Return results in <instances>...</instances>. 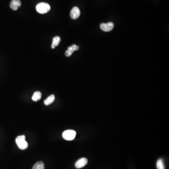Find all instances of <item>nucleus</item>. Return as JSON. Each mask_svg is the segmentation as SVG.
I'll use <instances>...</instances> for the list:
<instances>
[{
  "mask_svg": "<svg viewBox=\"0 0 169 169\" xmlns=\"http://www.w3.org/2000/svg\"><path fill=\"white\" fill-rule=\"evenodd\" d=\"M16 142L19 148L21 150H25L28 147V143L25 140V135L17 137L16 139Z\"/></svg>",
  "mask_w": 169,
  "mask_h": 169,
  "instance_id": "1",
  "label": "nucleus"
},
{
  "mask_svg": "<svg viewBox=\"0 0 169 169\" xmlns=\"http://www.w3.org/2000/svg\"><path fill=\"white\" fill-rule=\"evenodd\" d=\"M50 6L47 3H39L36 7L37 12L40 14H45L50 11Z\"/></svg>",
  "mask_w": 169,
  "mask_h": 169,
  "instance_id": "2",
  "label": "nucleus"
},
{
  "mask_svg": "<svg viewBox=\"0 0 169 169\" xmlns=\"http://www.w3.org/2000/svg\"><path fill=\"white\" fill-rule=\"evenodd\" d=\"M76 132L73 130H68L64 131L63 133V137L67 140H72L75 137Z\"/></svg>",
  "mask_w": 169,
  "mask_h": 169,
  "instance_id": "3",
  "label": "nucleus"
},
{
  "mask_svg": "<svg viewBox=\"0 0 169 169\" xmlns=\"http://www.w3.org/2000/svg\"><path fill=\"white\" fill-rule=\"evenodd\" d=\"M114 25L112 22L108 23H102L100 24V28L104 32H108L111 31L113 29Z\"/></svg>",
  "mask_w": 169,
  "mask_h": 169,
  "instance_id": "4",
  "label": "nucleus"
},
{
  "mask_svg": "<svg viewBox=\"0 0 169 169\" xmlns=\"http://www.w3.org/2000/svg\"><path fill=\"white\" fill-rule=\"evenodd\" d=\"M81 15V11L79 8L77 7H75L71 9L70 13V16L71 19H76L79 17Z\"/></svg>",
  "mask_w": 169,
  "mask_h": 169,
  "instance_id": "5",
  "label": "nucleus"
},
{
  "mask_svg": "<svg viewBox=\"0 0 169 169\" xmlns=\"http://www.w3.org/2000/svg\"><path fill=\"white\" fill-rule=\"evenodd\" d=\"M87 159L86 158H82L79 159V160L77 161L75 163V167L77 169H81V168H83L85 165L87 164Z\"/></svg>",
  "mask_w": 169,
  "mask_h": 169,
  "instance_id": "6",
  "label": "nucleus"
},
{
  "mask_svg": "<svg viewBox=\"0 0 169 169\" xmlns=\"http://www.w3.org/2000/svg\"><path fill=\"white\" fill-rule=\"evenodd\" d=\"M79 49V47L75 45V44H73V45H71V46L68 47L67 50L65 51V55L67 57H70L75 51L78 50Z\"/></svg>",
  "mask_w": 169,
  "mask_h": 169,
  "instance_id": "7",
  "label": "nucleus"
},
{
  "mask_svg": "<svg viewBox=\"0 0 169 169\" xmlns=\"http://www.w3.org/2000/svg\"><path fill=\"white\" fill-rule=\"evenodd\" d=\"M21 5V2L20 0H12L10 4V7L13 11H17Z\"/></svg>",
  "mask_w": 169,
  "mask_h": 169,
  "instance_id": "8",
  "label": "nucleus"
},
{
  "mask_svg": "<svg viewBox=\"0 0 169 169\" xmlns=\"http://www.w3.org/2000/svg\"><path fill=\"white\" fill-rule=\"evenodd\" d=\"M61 41V39L59 36H56L53 38V41L52 43L51 48L52 49H54L59 44Z\"/></svg>",
  "mask_w": 169,
  "mask_h": 169,
  "instance_id": "9",
  "label": "nucleus"
},
{
  "mask_svg": "<svg viewBox=\"0 0 169 169\" xmlns=\"http://www.w3.org/2000/svg\"><path fill=\"white\" fill-rule=\"evenodd\" d=\"M55 95L54 94H51L44 100V103L45 104V105H49L51 104L52 103H53L55 100Z\"/></svg>",
  "mask_w": 169,
  "mask_h": 169,
  "instance_id": "10",
  "label": "nucleus"
},
{
  "mask_svg": "<svg viewBox=\"0 0 169 169\" xmlns=\"http://www.w3.org/2000/svg\"><path fill=\"white\" fill-rule=\"evenodd\" d=\"M41 96H42V94H41V93L40 92H35L33 95V96H32V100L35 102H37V101L41 100Z\"/></svg>",
  "mask_w": 169,
  "mask_h": 169,
  "instance_id": "11",
  "label": "nucleus"
},
{
  "mask_svg": "<svg viewBox=\"0 0 169 169\" xmlns=\"http://www.w3.org/2000/svg\"><path fill=\"white\" fill-rule=\"evenodd\" d=\"M44 164L41 161L36 162L35 165H33L32 169H44Z\"/></svg>",
  "mask_w": 169,
  "mask_h": 169,
  "instance_id": "12",
  "label": "nucleus"
},
{
  "mask_svg": "<svg viewBox=\"0 0 169 169\" xmlns=\"http://www.w3.org/2000/svg\"><path fill=\"white\" fill-rule=\"evenodd\" d=\"M156 167L157 169H165L164 162L162 159H159L157 160L156 163Z\"/></svg>",
  "mask_w": 169,
  "mask_h": 169,
  "instance_id": "13",
  "label": "nucleus"
}]
</instances>
